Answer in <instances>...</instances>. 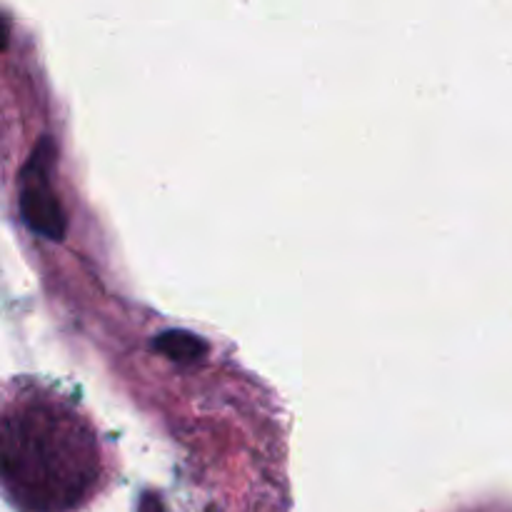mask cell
I'll return each mask as SVG.
<instances>
[{"mask_svg": "<svg viewBox=\"0 0 512 512\" xmlns=\"http://www.w3.org/2000/svg\"><path fill=\"white\" fill-rule=\"evenodd\" d=\"M45 150H50L48 140L35 145L28 165L23 168V188H20V215L23 223L35 235H43L48 240L65 238V210L60 205L58 195L50 188L48 168L50 160L45 158Z\"/></svg>", "mask_w": 512, "mask_h": 512, "instance_id": "cell-1", "label": "cell"}, {"mask_svg": "<svg viewBox=\"0 0 512 512\" xmlns=\"http://www.w3.org/2000/svg\"><path fill=\"white\" fill-rule=\"evenodd\" d=\"M153 348L158 353H163L165 358H170L173 363H198V360L205 358L208 353V345H205L203 338H198L195 333H188V330H165L155 338Z\"/></svg>", "mask_w": 512, "mask_h": 512, "instance_id": "cell-2", "label": "cell"}]
</instances>
